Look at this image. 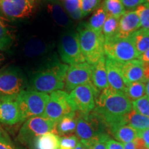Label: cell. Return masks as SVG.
I'll use <instances>...</instances> for the list:
<instances>
[{"mask_svg": "<svg viewBox=\"0 0 149 149\" xmlns=\"http://www.w3.org/2000/svg\"><path fill=\"white\" fill-rule=\"evenodd\" d=\"M140 27V19L136 10L128 11L120 19L118 32L115 37L121 39H128Z\"/></svg>", "mask_w": 149, "mask_h": 149, "instance_id": "obj_15", "label": "cell"}, {"mask_svg": "<svg viewBox=\"0 0 149 149\" xmlns=\"http://www.w3.org/2000/svg\"><path fill=\"white\" fill-rule=\"evenodd\" d=\"M106 66L109 86L117 91L125 93L127 85L116 65L115 61L106 57Z\"/></svg>", "mask_w": 149, "mask_h": 149, "instance_id": "obj_17", "label": "cell"}, {"mask_svg": "<svg viewBox=\"0 0 149 149\" xmlns=\"http://www.w3.org/2000/svg\"><path fill=\"white\" fill-rule=\"evenodd\" d=\"M109 139L110 135L109 133L104 134L91 144L90 146L91 149H107L106 142Z\"/></svg>", "mask_w": 149, "mask_h": 149, "instance_id": "obj_37", "label": "cell"}, {"mask_svg": "<svg viewBox=\"0 0 149 149\" xmlns=\"http://www.w3.org/2000/svg\"><path fill=\"white\" fill-rule=\"evenodd\" d=\"M22 122L21 113L16 100H0V123L14 125Z\"/></svg>", "mask_w": 149, "mask_h": 149, "instance_id": "obj_16", "label": "cell"}, {"mask_svg": "<svg viewBox=\"0 0 149 149\" xmlns=\"http://www.w3.org/2000/svg\"><path fill=\"white\" fill-rule=\"evenodd\" d=\"M63 6L72 19L79 20L83 17L81 0H63Z\"/></svg>", "mask_w": 149, "mask_h": 149, "instance_id": "obj_29", "label": "cell"}, {"mask_svg": "<svg viewBox=\"0 0 149 149\" xmlns=\"http://www.w3.org/2000/svg\"><path fill=\"white\" fill-rule=\"evenodd\" d=\"M133 141L135 146V149H149L146 146L144 141L140 137H137Z\"/></svg>", "mask_w": 149, "mask_h": 149, "instance_id": "obj_41", "label": "cell"}, {"mask_svg": "<svg viewBox=\"0 0 149 149\" xmlns=\"http://www.w3.org/2000/svg\"><path fill=\"white\" fill-rule=\"evenodd\" d=\"M49 1H59V0H48Z\"/></svg>", "mask_w": 149, "mask_h": 149, "instance_id": "obj_49", "label": "cell"}, {"mask_svg": "<svg viewBox=\"0 0 149 149\" xmlns=\"http://www.w3.org/2000/svg\"><path fill=\"white\" fill-rule=\"evenodd\" d=\"M135 10L140 19L141 27L149 29V5L144 3L137 7Z\"/></svg>", "mask_w": 149, "mask_h": 149, "instance_id": "obj_33", "label": "cell"}, {"mask_svg": "<svg viewBox=\"0 0 149 149\" xmlns=\"http://www.w3.org/2000/svg\"><path fill=\"white\" fill-rule=\"evenodd\" d=\"M100 94L92 81L79 86L69 93V97L75 111L87 115L95 108L96 98Z\"/></svg>", "mask_w": 149, "mask_h": 149, "instance_id": "obj_11", "label": "cell"}, {"mask_svg": "<svg viewBox=\"0 0 149 149\" xmlns=\"http://www.w3.org/2000/svg\"><path fill=\"white\" fill-rule=\"evenodd\" d=\"M74 149H91V148L87 145L81 143V141H79V143H78Z\"/></svg>", "mask_w": 149, "mask_h": 149, "instance_id": "obj_45", "label": "cell"}, {"mask_svg": "<svg viewBox=\"0 0 149 149\" xmlns=\"http://www.w3.org/2000/svg\"><path fill=\"white\" fill-rule=\"evenodd\" d=\"M58 51L61 60L67 65L86 62L80 46L79 34L75 31H67L61 35Z\"/></svg>", "mask_w": 149, "mask_h": 149, "instance_id": "obj_8", "label": "cell"}, {"mask_svg": "<svg viewBox=\"0 0 149 149\" xmlns=\"http://www.w3.org/2000/svg\"><path fill=\"white\" fill-rule=\"evenodd\" d=\"M120 19L108 16L102 28V35L105 40L116 36L119 29Z\"/></svg>", "mask_w": 149, "mask_h": 149, "instance_id": "obj_31", "label": "cell"}, {"mask_svg": "<svg viewBox=\"0 0 149 149\" xmlns=\"http://www.w3.org/2000/svg\"><path fill=\"white\" fill-rule=\"evenodd\" d=\"M0 149H22L16 146L10 137L3 130H0Z\"/></svg>", "mask_w": 149, "mask_h": 149, "instance_id": "obj_36", "label": "cell"}, {"mask_svg": "<svg viewBox=\"0 0 149 149\" xmlns=\"http://www.w3.org/2000/svg\"><path fill=\"white\" fill-rule=\"evenodd\" d=\"M76 113L69 94L64 91H57L51 93L42 116L57 123L66 115Z\"/></svg>", "mask_w": 149, "mask_h": 149, "instance_id": "obj_9", "label": "cell"}, {"mask_svg": "<svg viewBox=\"0 0 149 149\" xmlns=\"http://www.w3.org/2000/svg\"><path fill=\"white\" fill-rule=\"evenodd\" d=\"M133 110L139 114L149 117V97L144 95L142 97L132 102Z\"/></svg>", "mask_w": 149, "mask_h": 149, "instance_id": "obj_32", "label": "cell"}, {"mask_svg": "<svg viewBox=\"0 0 149 149\" xmlns=\"http://www.w3.org/2000/svg\"><path fill=\"white\" fill-rule=\"evenodd\" d=\"M15 42L13 33L6 24L4 20L0 17V51H6L12 47Z\"/></svg>", "mask_w": 149, "mask_h": 149, "instance_id": "obj_26", "label": "cell"}, {"mask_svg": "<svg viewBox=\"0 0 149 149\" xmlns=\"http://www.w3.org/2000/svg\"><path fill=\"white\" fill-rule=\"evenodd\" d=\"M77 116L76 113L66 115L61 118L56 126V133L61 137L69 136L75 133Z\"/></svg>", "mask_w": 149, "mask_h": 149, "instance_id": "obj_22", "label": "cell"}, {"mask_svg": "<svg viewBox=\"0 0 149 149\" xmlns=\"http://www.w3.org/2000/svg\"><path fill=\"white\" fill-rule=\"evenodd\" d=\"M132 110V101L125 93L109 86L100 93L93 111L102 117L110 130L113 126L124 124V117Z\"/></svg>", "mask_w": 149, "mask_h": 149, "instance_id": "obj_1", "label": "cell"}, {"mask_svg": "<svg viewBox=\"0 0 149 149\" xmlns=\"http://www.w3.org/2000/svg\"><path fill=\"white\" fill-rule=\"evenodd\" d=\"M3 60H4V57H3L2 54L0 53V66H1V64H2Z\"/></svg>", "mask_w": 149, "mask_h": 149, "instance_id": "obj_47", "label": "cell"}, {"mask_svg": "<svg viewBox=\"0 0 149 149\" xmlns=\"http://www.w3.org/2000/svg\"><path fill=\"white\" fill-rule=\"evenodd\" d=\"M50 48L49 44L45 40L39 37H33L25 43L23 53L28 58L35 59L48 53Z\"/></svg>", "mask_w": 149, "mask_h": 149, "instance_id": "obj_19", "label": "cell"}, {"mask_svg": "<svg viewBox=\"0 0 149 149\" xmlns=\"http://www.w3.org/2000/svg\"><path fill=\"white\" fill-rule=\"evenodd\" d=\"M146 93V82L137 81L127 86L125 94L130 100H138L145 95Z\"/></svg>", "mask_w": 149, "mask_h": 149, "instance_id": "obj_30", "label": "cell"}, {"mask_svg": "<svg viewBox=\"0 0 149 149\" xmlns=\"http://www.w3.org/2000/svg\"><path fill=\"white\" fill-rule=\"evenodd\" d=\"M128 39L133 43L139 55L149 50V29H139L135 31Z\"/></svg>", "mask_w": 149, "mask_h": 149, "instance_id": "obj_23", "label": "cell"}, {"mask_svg": "<svg viewBox=\"0 0 149 149\" xmlns=\"http://www.w3.org/2000/svg\"><path fill=\"white\" fill-rule=\"evenodd\" d=\"M138 137L142 139L146 146L149 148V129L138 130Z\"/></svg>", "mask_w": 149, "mask_h": 149, "instance_id": "obj_40", "label": "cell"}, {"mask_svg": "<svg viewBox=\"0 0 149 149\" xmlns=\"http://www.w3.org/2000/svg\"><path fill=\"white\" fill-rule=\"evenodd\" d=\"M56 126L57 123L44 116L31 117L22 125L18 139L22 143L32 148L39 137L48 133H56Z\"/></svg>", "mask_w": 149, "mask_h": 149, "instance_id": "obj_7", "label": "cell"}, {"mask_svg": "<svg viewBox=\"0 0 149 149\" xmlns=\"http://www.w3.org/2000/svg\"><path fill=\"white\" fill-rule=\"evenodd\" d=\"M139 60L145 63H149V50L139 56Z\"/></svg>", "mask_w": 149, "mask_h": 149, "instance_id": "obj_42", "label": "cell"}, {"mask_svg": "<svg viewBox=\"0 0 149 149\" xmlns=\"http://www.w3.org/2000/svg\"><path fill=\"white\" fill-rule=\"evenodd\" d=\"M145 2H146L147 4L149 5V0H145Z\"/></svg>", "mask_w": 149, "mask_h": 149, "instance_id": "obj_48", "label": "cell"}, {"mask_svg": "<svg viewBox=\"0 0 149 149\" xmlns=\"http://www.w3.org/2000/svg\"><path fill=\"white\" fill-rule=\"evenodd\" d=\"M110 133L117 140L122 144L133 141L138 137V130L124 124H118L111 128Z\"/></svg>", "mask_w": 149, "mask_h": 149, "instance_id": "obj_21", "label": "cell"}, {"mask_svg": "<svg viewBox=\"0 0 149 149\" xmlns=\"http://www.w3.org/2000/svg\"><path fill=\"white\" fill-rule=\"evenodd\" d=\"M108 16L120 19L126 13L122 0H104L102 3Z\"/></svg>", "mask_w": 149, "mask_h": 149, "instance_id": "obj_28", "label": "cell"}, {"mask_svg": "<svg viewBox=\"0 0 149 149\" xmlns=\"http://www.w3.org/2000/svg\"><path fill=\"white\" fill-rule=\"evenodd\" d=\"M37 0H0V10L12 19L29 17L36 8Z\"/></svg>", "mask_w": 149, "mask_h": 149, "instance_id": "obj_12", "label": "cell"}, {"mask_svg": "<svg viewBox=\"0 0 149 149\" xmlns=\"http://www.w3.org/2000/svg\"><path fill=\"white\" fill-rule=\"evenodd\" d=\"M124 8L127 10H135L140 5L146 3L145 0H122Z\"/></svg>", "mask_w": 149, "mask_h": 149, "instance_id": "obj_38", "label": "cell"}, {"mask_svg": "<svg viewBox=\"0 0 149 149\" xmlns=\"http://www.w3.org/2000/svg\"><path fill=\"white\" fill-rule=\"evenodd\" d=\"M116 65L120 69L126 85L137 81L146 82L145 78L143 62L139 59H133L125 62L116 61Z\"/></svg>", "mask_w": 149, "mask_h": 149, "instance_id": "obj_14", "label": "cell"}, {"mask_svg": "<svg viewBox=\"0 0 149 149\" xmlns=\"http://www.w3.org/2000/svg\"><path fill=\"white\" fill-rule=\"evenodd\" d=\"M124 124L137 130L149 129V117L139 114L133 109L124 117Z\"/></svg>", "mask_w": 149, "mask_h": 149, "instance_id": "obj_24", "label": "cell"}, {"mask_svg": "<svg viewBox=\"0 0 149 149\" xmlns=\"http://www.w3.org/2000/svg\"><path fill=\"white\" fill-rule=\"evenodd\" d=\"M91 81L99 93L109 87L107 77L106 57L103 56L95 64L92 65V79Z\"/></svg>", "mask_w": 149, "mask_h": 149, "instance_id": "obj_18", "label": "cell"}, {"mask_svg": "<svg viewBox=\"0 0 149 149\" xmlns=\"http://www.w3.org/2000/svg\"><path fill=\"white\" fill-rule=\"evenodd\" d=\"M81 49L86 61L91 65L95 64L104 54L105 39L102 33L91 29L88 24L83 23L77 29Z\"/></svg>", "mask_w": 149, "mask_h": 149, "instance_id": "obj_4", "label": "cell"}, {"mask_svg": "<svg viewBox=\"0 0 149 149\" xmlns=\"http://www.w3.org/2000/svg\"><path fill=\"white\" fill-rule=\"evenodd\" d=\"M50 95L46 93L26 89L19 95L17 102L22 120L26 121L33 117L42 116Z\"/></svg>", "mask_w": 149, "mask_h": 149, "instance_id": "obj_6", "label": "cell"}, {"mask_svg": "<svg viewBox=\"0 0 149 149\" xmlns=\"http://www.w3.org/2000/svg\"><path fill=\"white\" fill-rule=\"evenodd\" d=\"M107 149H124V145L120 141L113 139H109L106 142Z\"/></svg>", "mask_w": 149, "mask_h": 149, "instance_id": "obj_39", "label": "cell"}, {"mask_svg": "<svg viewBox=\"0 0 149 149\" xmlns=\"http://www.w3.org/2000/svg\"><path fill=\"white\" fill-rule=\"evenodd\" d=\"M79 141L78 137L74 135L61 137H59L58 149H74Z\"/></svg>", "mask_w": 149, "mask_h": 149, "instance_id": "obj_34", "label": "cell"}, {"mask_svg": "<svg viewBox=\"0 0 149 149\" xmlns=\"http://www.w3.org/2000/svg\"><path fill=\"white\" fill-rule=\"evenodd\" d=\"M92 65L86 62L72 64L68 66L65 78L64 88L66 93H70L79 86L91 81Z\"/></svg>", "mask_w": 149, "mask_h": 149, "instance_id": "obj_13", "label": "cell"}, {"mask_svg": "<svg viewBox=\"0 0 149 149\" xmlns=\"http://www.w3.org/2000/svg\"><path fill=\"white\" fill-rule=\"evenodd\" d=\"M47 10L54 22L59 26L68 29L72 25L71 18L59 1H49Z\"/></svg>", "mask_w": 149, "mask_h": 149, "instance_id": "obj_20", "label": "cell"}, {"mask_svg": "<svg viewBox=\"0 0 149 149\" xmlns=\"http://www.w3.org/2000/svg\"><path fill=\"white\" fill-rule=\"evenodd\" d=\"M68 68V65L57 59L49 61L31 74L28 89L46 94L62 90Z\"/></svg>", "mask_w": 149, "mask_h": 149, "instance_id": "obj_2", "label": "cell"}, {"mask_svg": "<svg viewBox=\"0 0 149 149\" xmlns=\"http://www.w3.org/2000/svg\"><path fill=\"white\" fill-rule=\"evenodd\" d=\"M124 145V149H135V146L134 144V141H130V142L123 144Z\"/></svg>", "mask_w": 149, "mask_h": 149, "instance_id": "obj_44", "label": "cell"}, {"mask_svg": "<svg viewBox=\"0 0 149 149\" xmlns=\"http://www.w3.org/2000/svg\"><path fill=\"white\" fill-rule=\"evenodd\" d=\"M108 17L103 5H101L96 9L95 11L90 18L88 25L91 29L98 33H102V28L105 21Z\"/></svg>", "mask_w": 149, "mask_h": 149, "instance_id": "obj_27", "label": "cell"}, {"mask_svg": "<svg viewBox=\"0 0 149 149\" xmlns=\"http://www.w3.org/2000/svg\"><path fill=\"white\" fill-rule=\"evenodd\" d=\"M143 69H144V73L145 78L146 80L149 79V63L143 62Z\"/></svg>", "mask_w": 149, "mask_h": 149, "instance_id": "obj_43", "label": "cell"}, {"mask_svg": "<svg viewBox=\"0 0 149 149\" xmlns=\"http://www.w3.org/2000/svg\"><path fill=\"white\" fill-rule=\"evenodd\" d=\"M101 0H81L82 16L86 17L98 8Z\"/></svg>", "mask_w": 149, "mask_h": 149, "instance_id": "obj_35", "label": "cell"}, {"mask_svg": "<svg viewBox=\"0 0 149 149\" xmlns=\"http://www.w3.org/2000/svg\"><path fill=\"white\" fill-rule=\"evenodd\" d=\"M146 83V95L149 97V79H147Z\"/></svg>", "mask_w": 149, "mask_h": 149, "instance_id": "obj_46", "label": "cell"}, {"mask_svg": "<svg viewBox=\"0 0 149 149\" xmlns=\"http://www.w3.org/2000/svg\"><path fill=\"white\" fill-rule=\"evenodd\" d=\"M29 86L27 78L21 68L5 66L0 70V100H16Z\"/></svg>", "mask_w": 149, "mask_h": 149, "instance_id": "obj_3", "label": "cell"}, {"mask_svg": "<svg viewBox=\"0 0 149 149\" xmlns=\"http://www.w3.org/2000/svg\"><path fill=\"white\" fill-rule=\"evenodd\" d=\"M109 128L100 115L94 111L89 114L77 116L75 133L79 141L90 147L100 136L109 133Z\"/></svg>", "mask_w": 149, "mask_h": 149, "instance_id": "obj_5", "label": "cell"}, {"mask_svg": "<svg viewBox=\"0 0 149 149\" xmlns=\"http://www.w3.org/2000/svg\"><path fill=\"white\" fill-rule=\"evenodd\" d=\"M104 54L108 58L120 62L133 60L139 56L129 39H121L116 37L105 40Z\"/></svg>", "mask_w": 149, "mask_h": 149, "instance_id": "obj_10", "label": "cell"}, {"mask_svg": "<svg viewBox=\"0 0 149 149\" xmlns=\"http://www.w3.org/2000/svg\"><path fill=\"white\" fill-rule=\"evenodd\" d=\"M59 137L55 133H48L39 137L33 144V149H58Z\"/></svg>", "mask_w": 149, "mask_h": 149, "instance_id": "obj_25", "label": "cell"}]
</instances>
